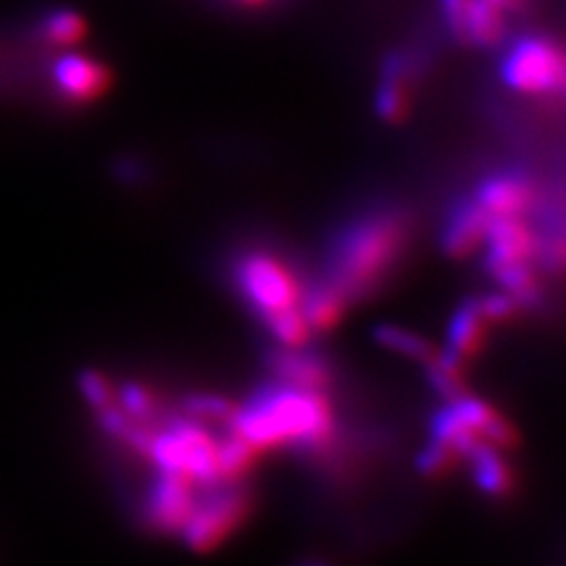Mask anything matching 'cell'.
<instances>
[{
    "mask_svg": "<svg viewBox=\"0 0 566 566\" xmlns=\"http://www.w3.org/2000/svg\"><path fill=\"white\" fill-rule=\"evenodd\" d=\"M229 432L243 437L258 451L293 447L318 453L335 437L333 406L322 389H305L272 380L237 406Z\"/></svg>",
    "mask_w": 566,
    "mask_h": 566,
    "instance_id": "6da1fadb",
    "label": "cell"
},
{
    "mask_svg": "<svg viewBox=\"0 0 566 566\" xmlns=\"http://www.w3.org/2000/svg\"><path fill=\"white\" fill-rule=\"evenodd\" d=\"M411 218L399 208H374L347 222L326 255L324 281L347 303L374 295L409 251Z\"/></svg>",
    "mask_w": 566,
    "mask_h": 566,
    "instance_id": "7a4b0ae2",
    "label": "cell"
},
{
    "mask_svg": "<svg viewBox=\"0 0 566 566\" xmlns=\"http://www.w3.org/2000/svg\"><path fill=\"white\" fill-rule=\"evenodd\" d=\"M220 441L203 422L189 416H172L151 432L147 458L161 472L182 474L203 489L227 484L220 474Z\"/></svg>",
    "mask_w": 566,
    "mask_h": 566,
    "instance_id": "3957f363",
    "label": "cell"
},
{
    "mask_svg": "<svg viewBox=\"0 0 566 566\" xmlns=\"http://www.w3.org/2000/svg\"><path fill=\"white\" fill-rule=\"evenodd\" d=\"M232 279L262 324L283 312L297 310L305 289L289 264L264 248H251L241 253L234 260Z\"/></svg>",
    "mask_w": 566,
    "mask_h": 566,
    "instance_id": "277c9868",
    "label": "cell"
},
{
    "mask_svg": "<svg viewBox=\"0 0 566 566\" xmlns=\"http://www.w3.org/2000/svg\"><path fill=\"white\" fill-rule=\"evenodd\" d=\"M251 493L241 482H227L206 489L197 507L182 526V541L197 553H208L222 545L245 522L251 512Z\"/></svg>",
    "mask_w": 566,
    "mask_h": 566,
    "instance_id": "5b68a950",
    "label": "cell"
},
{
    "mask_svg": "<svg viewBox=\"0 0 566 566\" xmlns=\"http://www.w3.org/2000/svg\"><path fill=\"white\" fill-rule=\"evenodd\" d=\"M503 78L522 93H557L564 83L562 52L545 39H524L503 60Z\"/></svg>",
    "mask_w": 566,
    "mask_h": 566,
    "instance_id": "8992f818",
    "label": "cell"
},
{
    "mask_svg": "<svg viewBox=\"0 0 566 566\" xmlns=\"http://www.w3.org/2000/svg\"><path fill=\"white\" fill-rule=\"evenodd\" d=\"M197 501L199 499L193 495L191 480L175 472L156 470V476L145 495L142 515H145V522L154 531H161V534H180L193 507H197Z\"/></svg>",
    "mask_w": 566,
    "mask_h": 566,
    "instance_id": "52a82bcc",
    "label": "cell"
},
{
    "mask_svg": "<svg viewBox=\"0 0 566 566\" xmlns=\"http://www.w3.org/2000/svg\"><path fill=\"white\" fill-rule=\"evenodd\" d=\"M484 243L486 272L503 268V264L534 262L541 253V234L536 229H531V224H526L524 218L489 216Z\"/></svg>",
    "mask_w": 566,
    "mask_h": 566,
    "instance_id": "ba28073f",
    "label": "cell"
},
{
    "mask_svg": "<svg viewBox=\"0 0 566 566\" xmlns=\"http://www.w3.org/2000/svg\"><path fill=\"white\" fill-rule=\"evenodd\" d=\"M474 201L480 203L489 216H505V218H524L528 210H534L538 203L536 185L531 177L520 170H503L493 172L482 185L476 187Z\"/></svg>",
    "mask_w": 566,
    "mask_h": 566,
    "instance_id": "9c48e42d",
    "label": "cell"
},
{
    "mask_svg": "<svg viewBox=\"0 0 566 566\" xmlns=\"http://www.w3.org/2000/svg\"><path fill=\"white\" fill-rule=\"evenodd\" d=\"M449 27L458 39L472 45H493L505 31L503 14L484 0H441Z\"/></svg>",
    "mask_w": 566,
    "mask_h": 566,
    "instance_id": "30bf717a",
    "label": "cell"
},
{
    "mask_svg": "<svg viewBox=\"0 0 566 566\" xmlns=\"http://www.w3.org/2000/svg\"><path fill=\"white\" fill-rule=\"evenodd\" d=\"M268 368L274 380L305 387V389H324L333 385V366L322 354L303 352V347H279L268 354Z\"/></svg>",
    "mask_w": 566,
    "mask_h": 566,
    "instance_id": "8fae6325",
    "label": "cell"
},
{
    "mask_svg": "<svg viewBox=\"0 0 566 566\" xmlns=\"http://www.w3.org/2000/svg\"><path fill=\"white\" fill-rule=\"evenodd\" d=\"M489 212L474 199H463L451 208V216L441 232V245L449 258L463 260L484 243Z\"/></svg>",
    "mask_w": 566,
    "mask_h": 566,
    "instance_id": "7c38bea8",
    "label": "cell"
},
{
    "mask_svg": "<svg viewBox=\"0 0 566 566\" xmlns=\"http://www.w3.org/2000/svg\"><path fill=\"white\" fill-rule=\"evenodd\" d=\"M52 78L57 83V91L74 99V102H87L95 99L104 93L106 83H109V74L106 69L83 55H64L52 66Z\"/></svg>",
    "mask_w": 566,
    "mask_h": 566,
    "instance_id": "4fadbf2b",
    "label": "cell"
},
{
    "mask_svg": "<svg viewBox=\"0 0 566 566\" xmlns=\"http://www.w3.org/2000/svg\"><path fill=\"white\" fill-rule=\"evenodd\" d=\"M489 318L482 314L480 305H476V297L468 300V303L460 305L449 324V338H447V354L460 364L472 359L476 352L482 349L486 340V328Z\"/></svg>",
    "mask_w": 566,
    "mask_h": 566,
    "instance_id": "5bb4252c",
    "label": "cell"
},
{
    "mask_svg": "<svg viewBox=\"0 0 566 566\" xmlns=\"http://www.w3.org/2000/svg\"><path fill=\"white\" fill-rule=\"evenodd\" d=\"M470 463L474 484L480 486L484 493L493 495V499H503L512 491V472L505 463L501 449L491 444L486 439H480L470 449V453L463 458Z\"/></svg>",
    "mask_w": 566,
    "mask_h": 566,
    "instance_id": "9a60e30c",
    "label": "cell"
},
{
    "mask_svg": "<svg viewBox=\"0 0 566 566\" xmlns=\"http://www.w3.org/2000/svg\"><path fill=\"white\" fill-rule=\"evenodd\" d=\"M347 307L349 303L343 297V293L335 291L324 279L305 286L303 297H300V312H303L312 333L333 328L340 322Z\"/></svg>",
    "mask_w": 566,
    "mask_h": 566,
    "instance_id": "2e32d148",
    "label": "cell"
},
{
    "mask_svg": "<svg viewBox=\"0 0 566 566\" xmlns=\"http://www.w3.org/2000/svg\"><path fill=\"white\" fill-rule=\"evenodd\" d=\"M411 74L409 57L392 55L382 66V83L378 87V114L387 120H399L406 112V78Z\"/></svg>",
    "mask_w": 566,
    "mask_h": 566,
    "instance_id": "e0dca14e",
    "label": "cell"
},
{
    "mask_svg": "<svg viewBox=\"0 0 566 566\" xmlns=\"http://www.w3.org/2000/svg\"><path fill=\"white\" fill-rule=\"evenodd\" d=\"M374 335H376V343L378 345L401 354V357L416 359L420 364H428V361H432L437 357L434 347L428 340L420 338V335H416L411 331H406V328L387 326L385 324V326H378Z\"/></svg>",
    "mask_w": 566,
    "mask_h": 566,
    "instance_id": "ac0fdd59",
    "label": "cell"
},
{
    "mask_svg": "<svg viewBox=\"0 0 566 566\" xmlns=\"http://www.w3.org/2000/svg\"><path fill=\"white\" fill-rule=\"evenodd\" d=\"M116 401L120 409L126 411V416L135 422L151 424L158 418V406H156L151 389L139 385V382L120 385V389L116 392Z\"/></svg>",
    "mask_w": 566,
    "mask_h": 566,
    "instance_id": "d6986e66",
    "label": "cell"
},
{
    "mask_svg": "<svg viewBox=\"0 0 566 566\" xmlns=\"http://www.w3.org/2000/svg\"><path fill=\"white\" fill-rule=\"evenodd\" d=\"M85 24L74 10H55L45 17L43 35L55 45H74L83 39Z\"/></svg>",
    "mask_w": 566,
    "mask_h": 566,
    "instance_id": "ffe728a7",
    "label": "cell"
},
{
    "mask_svg": "<svg viewBox=\"0 0 566 566\" xmlns=\"http://www.w3.org/2000/svg\"><path fill=\"white\" fill-rule=\"evenodd\" d=\"M78 389H81V397L87 401L93 411L104 409V406H109L116 401V389L109 382L104 374L95 368H85L78 374Z\"/></svg>",
    "mask_w": 566,
    "mask_h": 566,
    "instance_id": "44dd1931",
    "label": "cell"
},
{
    "mask_svg": "<svg viewBox=\"0 0 566 566\" xmlns=\"http://www.w3.org/2000/svg\"><path fill=\"white\" fill-rule=\"evenodd\" d=\"M237 406L227 401L224 397H212V395H191L185 399V413L197 420H222L229 422Z\"/></svg>",
    "mask_w": 566,
    "mask_h": 566,
    "instance_id": "7402d4cb",
    "label": "cell"
},
{
    "mask_svg": "<svg viewBox=\"0 0 566 566\" xmlns=\"http://www.w3.org/2000/svg\"><path fill=\"white\" fill-rule=\"evenodd\" d=\"M458 455L447 447V444H439V441L430 439L428 447H424L418 455V472L428 474V476H437V474H444L455 465Z\"/></svg>",
    "mask_w": 566,
    "mask_h": 566,
    "instance_id": "603a6c76",
    "label": "cell"
},
{
    "mask_svg": "<svg viewBox=\"0 0 566 566\" xmlns=\"http://www.w3.org/2000/svg\"><path fill=\"white\" fill-rule=\"evenodd\" d=\"M489 6H495L499 10H510V8H517L522 0H484Z\"/></svg>",
    "mask_w": 566,
    "mask_h": 566,
    "instance_id": "cb8c5ba5",
    "label": "cell"
},
{
    "mask_svg": "<svg viewBox=\"0 0 566 566\" xmlns=\"http://www.w3.org/2000/svg\"><path fill=\"white\" fill-rule=\"evenodd\" d=\"M300 566H326L324 562H318V559H305L303 564H300Z\"/></svg>",
    "mask_w": 566,
    "mask_h": 566,
    "instance_id": "d4e9b609",
    "label": "cell"
},
{
    "mask_svg": "<svg viewBox=\"0 0 566 566\" xmlns=\"http://www.w3.org/2000/svg\"><path fill=\"white\" fill-rule=\"evenodd\" d=\"M243 3H260V0H243Z\"/></svg>",
    "mask_w": 566,
    "mask_h": 566,
    "instance_id": "484cf974",
    "label": "cell"
}]
</instances>
